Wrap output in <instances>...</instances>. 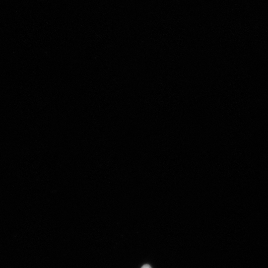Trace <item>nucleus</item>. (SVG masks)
<instances>
[{
	"mask_svg": "<svg viewBox=\"0 0 268 268\" xmlns=\"http://www.w3.org/2000/svg\"><path fill=\"white\" fill-rule=\"evenodd\" d=\"M141 268H151L149 265H144Z\"/></svg>",
	"mask_w": 268,
	"mask_h": 268,
	"instance_id": "1",
	"label": "nucleus"
}]
</instances>
